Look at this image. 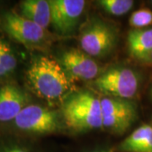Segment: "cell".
I'll return each instance as SVG.
<instances>
[{
  "label": "cell",
  "mask_w": 152,
  "mask_h": 152,
  "mask_svg": "<svg viewBox=\"0 0 152 152\" xmlns=\"http://www.w3.org/2000/svg\"><path fill=\"white\" fill-rule=\"evenodd\" d=\"M28 86L38 97L55 101L71 89L70 78L60 62L48 56H37L26 72Z\"/></svg>",
  "instance_id": "1"
},
{
  "label": "cell",
  "mask_w": 152,
  "mask_h": 152,
  "mask_svg": "<svg viewBox=\"0 0 152 152\" xmlns=\"http://www.w3.org/2000/svg\"><path fill=\"white\" fill-rule=\"evenodd\" d=\"M62 114L66 125L73 130L103 128L101 99L89 91L70 95L63 103Z\"/></svg>",
  "instance_id": "2"
},
{
  "label": "cell",
  "mask_w": 152,
  "mask_h": 152,
  "mask_svg": "<svg viewBox=\"0 0 152 152\" xmlns=\"http://www.w3.org/2000/svg\"><path fill=\"white\" fill-rule=\"evenodd\" d=\"M140 86V78L129 68H114L98 76L94 86L110 97L131 99L135 96Z\"/></svg>",
  "instance_id": "3"
},
{
  "label": "cell",
  "mask_w": 152,
  "mask_h": 152,
  "mask_svg": "<svg viewBox=\"0 0 152 152\" xmlns=\"http://www.w3.org/2000/svg\"><path fill=\"white\" fill-rule=\"evenodd\" d=\"M11 124L17 130L28 134L54 133L60 128L58 113L37 104H29Z\"/></svg>",
  "instance_id": "4"
},
{
  "label": "cell",
  "mask_w": 152,
  "mask_h": 152,
  "mask_svg": "<svg viewBox=\"0 0 152 152\" xmlns=\"http://www.w3.org/2000/svg\"><path fill=\"white\" fill-rule=\"evenodd\" d=\"M0 25L7 35L27 48H40L47 40L45 29L15 12L5 13Z\"/></svg>",
  "instance_id": "5"
},
{
  "label": "cell",
  "mask_w": 152,
  "mask_h": 152,
  "mask_svg": "<svg viewBox=\"0 0 152 152\" xmlns=\"http://www.w3.org/2000/svg\"><path fill=\"white\" fill-rule=\"evenodd\" d=\"M103 128L115 133H124L136 119L134 104L128 100L106 97L101 99Z\"/></svg>",
  "instance_id": "6"
},
{
  "label": "cell",
  "mask_w": 152,
  "mask_h": 152,
  "mask_svg": "<svg viewBox=\"0 0 152 152\" xmlns=\"http://www.w3.org/2000/svg\"><path fill=\"white\" fill-rule=\"evenodd\" d=\"M115 40L113 30L106 23L96 20L83 31L80 44L83 52L89 56L103 57L113 48Z\"/></svg>",
  "instance_id": "7"
},
{
  "label": "cell",
  "mask_w": 152,
  "mask_h": 152,
  "mask_svg": "<svg viewBox=\"0 0 152 152\" xmlns=\"http://www.w3.org/2000/svg\"><path fill=\"white\" fill-rule=\"evenodd\" d=\"M52 20L51 24L62 35L71 33L80 20L85 10L84 0H51Z\"/></svg>",
  "instance_id": "8"
},
{
  "label": "cell",
  "mask_w": 152,
  "mask_h": 152,
  "mask_svg": "<svg viewBox=\"0 0 152 152\" xmlns=\"http://www.w3.org/2000/svg\"><path fill=\"white\" fill-rule=\"evenodd\" d=\"M60 64L69 77L83 80L96 79L100 74V67L85 52L71 48L63 53Z\"/></svg>",
  "instance_id": "9"
},
{
  "label": "cell",
  "mask_w": 152,
  "mask_h": 152,
  "mask_svg": "<svg viewBox=\"0 0 152 152\" xmlns=\"http://www.w3.org/2000/svg\"><path fill=\"white\" fill-rule=\"evenodd\" d=\"M29 102L27 92L19 86L9 84L0 87V124L12 123Z\"/></svg>",
  "instance_id": "10"
},
{
  "label": "cell",
  "mask_w": 152,
  "mask_h": 152,
  "mask_svg": "<svg viewBox=\"0 0 152 152\" xmlns=\"http://www.w3.org/2000/svg\"><path fill=\"white\" fill-rule=\"evenodd\" d=\"M21 15L43 29L48 26L52 20L50 2L46 0H26L20 3Z\"/></svg>",
  "instance_id": "11"
},
{
  "label": "cell",
  "mask_w": 152,
  "mask_h": 152,
  "mask_svg": "<svg viewBox=\"0 0 152 152\" xmlns=\"http://www.w3.org/2000/svg\"><path fill=\"white\" fill-rule=\"evenodd\" d=\"M122 152H152V126L144 124L127 137L118 146Z\"/></svg>",
  "instance_id": "12"
},
{
  "label": "cell",
  "mask_w": 152,
  "mask_h": 152,
  "mask_svg": "<svg viewBox=\"0 0 152 152\" xmlns=\"http://www.w3.org/2000/svg\"><path fill=\"white\" fill-rule=\"evenodd\" d=\"M128 47L134 58L144 62L152 52V29H135L129 31Z\"/></svg>",
  "instance_id": "13"
},
{
  "label": "cell",
  "mask_w": 152,
  "mask_h": 152,
  "mask_svg": "<svg viewBox=\"0 0 152 152\" xmlns=\"http://www.w3.org/2000/svg\"><path fill=\"white\" fill-rule=\"evenodd\" d=\"M17 58L8 42L0 38V79L12 75L17 67Z\"/></svg>",
  "instance_id": "14"
},
{
  "label": "cell",
  "mask_w": 152,
  "mask_h": 152,
  "mask_svg": "<svg viewBox=\"0 0 152 152\" xmlns=\"http://www.w3.org/2000/svg\"><path fill=\"white\" fill-rule=\"evenodd\" d=\"M98 3L106 12L118 16L128 13L134 5L132 0H101Z\"/></svg>",
  "instance_id": "15"
},
{
  "label": "cell",
  "mask_w": 152,
  "mask_h": 152,
  "mask_svg": "<svg viewBox=\"0 0 152 152\" xmlns=\"http://www.w3.org/2000/svg\"><path fill=\"white\" fill-rule=\"evenodd\" d=\"M131 26L139 29L148 26L152 24V11L149 9H140L134 11L129 19Z\"/></svg>",
  "instance_id": "16"
},
{
  "label": "cell",
  "mask_w": 152,
  "mask_h": 152,
  "mask_svg": "<svg viewBox=\"0 0 152 152\" xmlns=\"http://www.w3.org/2000/svg\"><path fill=\"white\" fill-rule=\"evenodd\" d=\"M0 152H32L27 145L16 140H1Z\"/></svg>",
  "instance_id": "17"
},
{
  "label": "cell",
  "mask_w": 152,
  "mask_h": 152,
  "mask_svg": "<svg viewBox=\"0 0 152 152\" xmlns=\"http://www.w3.org/2000/svg\"><path fill=\"white\" fill-rule=\"evenodd\" d=\"M144 62H145V63H147V64H152V52L150 54L148 55V57L145 59Z\"/></svg>",
  "instance_id": "18"
},
{
  "label": "cell",
  "mask_w": 152,
  "mask_h": 152,
  "mask_svg": "<svg viewBox=\"0 0 152 152\" xmlns=\"http://www.w3.org/2000/svg\"><path fill=\"white\" fill-rule=\"evenodd\" d=\"M91 152H113L111 150H96V151H93Z\"/></svg>",
  "instance_id": "19"
},
{
  "label": "cell",
  "mask_w": 152,
  "mask_h": 152,
  "mask_svg": "<svg viewBox=\"0 0 152 152\" xmlns=\"http://www.w3.org/2000/svg\"><path fill=\"white\" fill-rule=\"evenodd\" d=\"M151 3H152V2H151Z\"/></svg>",
  "instance_id": "20"
}]
</instances>
